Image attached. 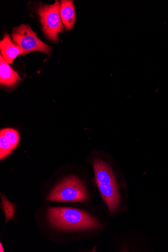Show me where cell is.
Masks as SVG:
<instances>
[{
	"label": "cell",
	"mask_w": 168,
	"mask_h": 252,
	"mask_svg": "<svg viewBox=\"0 0 168 252\" xmlns=\"http://www.w3.org/2000/svg\"><path fill=\"white\" fill-rule=\"evenodd\" d=\"M51 224L65 231L92 230L101 227L100 223L85 212L70 208H52L48 210Z\"/></svg>",
	"instance_id": "cell-1"
},
{
	"label": "cell",
	"mask_w": 168,
	"mask_h": 252,
	"mask_svg": "<svg viewBox=\"0 0 168 252\" xmlns=\"http://www.w3.org/2000/svg\"><path fill=\"white\" fill-rule=\"evenodd\" d=\"M88 194L81 180L70 176L61 182L47 197L48 200L57 202H85Z\"/></svg>",
	"instance_id": "cell-2"
},
{
	"label": "cell",
	"mask_w": 168,
	"mask_h": 252,
	"mask_svg": "<svg viewBox=\"0 0 168 252\" xmlns=\"http://www.w3.org/2000/svg\"><path fill=\"white\" fill-rule=\"evenodd\" d=\"M60 8L61 3L56 1L52 5H40L36 9L44 34L47 38L56 42L59 40L58 34L64 31Z\"/></svg>",
	"instance_id": "cell-3"
},
{
	"label": "cell",
	"mask_w": 168,
	"mask_h": 252,
	"mask_svg": "<svg viewBox=\"0 0 168 252\" xmlns=\"http://www.w3.org/2000/svg\"><path fill=\"white\" fill-rule=\"evenodd\" d=\"M12 37L14 42L25 51V55L33 52H40L50 55L52 48L41 41L30 25L23 24L15 28Z\"/></svg>",
	"instance_id": "cell-4"
},
{
	"label": "cell",
	"mask_w": 168,
	"mask_h": 252,
	"mask_svg": "<svg viewBox=\"0 0 168 252\" xmlns=\"http://www.w3.org/2000/svg\"><path fill=\"white\" fill-rule=\"evenodd\" d=\"M97 185L109 211L111 213L114 212L121 202L117 186L100 183H97Z\"/></svg>",
	"instance_id": "cell-5"
},
{
	"label": "cell",
	"mask_w": 168,
	"mask_h": 252,
	"mask_svg": "<svg viewBox=\"0 0 168 252\" xmlns=\"http://www.w3.org/2000/svg\"><path fill=\"white\" fill-rule=\"evenodd\" d=\"M93 168L97 183L117 186L115 177L107 164L101 160L95 159Z\"/></svg>",
	"instance_id": "cell-6"
},
{
	"label": "cell",
	"mask_w": 168,
	"mask_h": 252,
	"mask_svg": "<svg viewBox=\"0 0 168 252\" xmlns=\"http://www.w3.org/2000/svg\"><path fill=\"white\" fill-rule=\"evenodd\" d=\"M21 78L2 57L0 56V83L6 87H12L17 85Z\"/></svg>",
	"instance_id": "cell-7"
},
{
	"label": "cell",
	"mask_w": 168,
	"mask_h": 252,
	"mask_svg": "<svg viewBox=\"0 0 168 252\" xmlns=\"http://www.w3.org/2000/svg\"><path fill=\"white\" fill-rule=\"evenodd\" d=\"M1 54L8 63H12L19 55H25V53L21 48L13 42L8 33H5L0 42Z\"/></svg>",
	"instance_id": "cell-8"
},
{
	"label": "cell",
	"mask_w": 168,
	"mask_h": 252,
	"mask_svg": "<svg viewBox=\"0 0 168 252\" xmlns=\"http://www.w3.org/2000/svg\"><path fill=\"white\" fill-rule=\"evenodd\" d=\"M61 16L63 24L67 31L73 29L75 26L76 15L73 1L64 0L61 1Z\"/></svg>",
	"instance_id": "cell-9"
},
{
	"label": "cell",
	"mask_w": 168,
	"mask_h": 252,
	"mask_svg": "<svg viewBox=\"0 0 168 252\" xmlns=\"http://www.w3.org/2000/svg\"><path fill=\"white\" fill-rule=\"evenodd\" d=\"M0 134L6 137L7 140L11 143L14 149L18 146L19 143L20 137L17 130L12 128L2 129Z\"/></svg>",
	"instance_id": "cell-10"
},
{
	"label": "cell",
	"mask_w": 168,
	"mask_h": 252,
	"mask_svg": "<svg viewBox=\"0 0 168 252\" xmlns=\"http://www.w3.org/2000/svg\"><path fill=\"white\" fill-rule=\"evenodd\" d=\"M14 149L6 137L0 134V158L3 159L6 158L12 152Z\"/></svg>",
	"instance_id": "cell-11"
},
{
	"label": "cell",
	"mask_w": 168,
	"mask_h": 252,
	"mask_svg": "<svg viewBox=\"0 0 168 252\" xmlns=\"http://www.w3.org/2000/svg\"><path fill=\"white\" fill-rule=\"evenodd\" d=\"M0 246H1V249H0V252H4V250L3 249V247L1 244H0Z\"/></svg>",
	"instance_id": "cell-12"
}]
</instances>
